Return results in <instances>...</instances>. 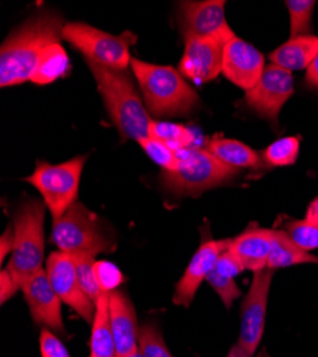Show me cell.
I'll list each match as a JSON object with an SVG mask.
<instances>
[{"instance_id": "obj_1", "label": "cell", "mask_w": 318, "mask_h": 357, "mask_svg": "<svg viewBox=\"0 0 318 357\" xmlns=\"http://www.w3.org/2000/svg\"><path fill=\"white\" fill-rule=\"evenodd\" d=\"M65 26L59 13L42 12L31 16L13 31L0 50L2 87L31 80L45 50L63 39Z\"/></svg>"}, {"instance_id": "obj_2", "label": "cell", "mask_w": 318, "mask_h": 357, "mask_svg": "<svg viewBox=\"0 0 318 357\" xmlns=\"http://www.w3.org/2000/svg\"><path fill=\"white\" fill-rule=\"evenodd\" d=\"M90 68L97 89L113 123L126 139L141 142L152 136V117L141 99L130 76L123 70H113L90 61Z\"/></svg>"}, {"instance_id": "obj_3", "label": "cell", "mask_w": 318, "mask_h": 357, "mask_svg": "<svg viewBox=\"0 0 318 357\" xmlns=\"http://www.w3.org/2000/svg\"><path fill=\"white\" fill-rule=\"evenodd\" d=\"M132 69L152 114L157 117L189 114L198 105L194 89L183 75L170 66L132 59Z\"/></svg>"}, {"instance_id": "obj_4", "label": "cell", "mask_w": 318, "mask_h": 357, "mask_svg": "<svg viewBox=\"0 0 318 357\" xmlns=\"http://www.w3.org/2000/svg\"><path fill=\"white\" fill-rule=\"evenodd\" d=\"M45 211L43 202L26 199L13 219L15 246L6 271L20 289L29 279L43 271Z\"/></svg>"}, {"instance_id": "obj_5", "label": "cell", "mask_w": 318, "mask_h": 357, "mask_svg": "<svg viewBox=\"0 0 318 357\" xmlns=\"http://www.w3.org/2000/svg\"><path fill=\"white\" fill-rule=\"evenodd\" d=\"M51 242L59 252L69 255L88 253L96 257L116 250L114 239L103 229L99 218L80 202L73 203L62 218L53 220Z\"/></svg>"}, {"instance_id": "obj_6", "label": "cell", "mask_w": 318, "mask_h": 357, "mask_svg": "<svg viewBox=\"0 0 318 357\" xmlns=\"http://www.w3.org/2000/svg\"><path fill=\"white\" fill-rule=\"evenodd\" d=\"M236 173L237 170L220 163L206 149L194 147L180 156L177 169L163 170L160 181L167 190L179 196H198L224 185Z\"/></svg>"}, {"instance_id": "obj_7", "label": "cell", "mask_w": 318, "mask_h": 357, "mask_svg": "<svg viewBox=\"0 0 318 357\" xmlns=\"http://www.w3.org/2000/svg\"><path fill=\"white\" fill-rule=\"evenodd\" d=\"M63 39L80 50L86 61L123 72L132 63L129 49L136 42V36L130 33L114 36L80 22L66 23Z\"/></svg>"}, {"instance_id": "obj_8", "label": "cell", "mask_w": 318, "mask_h": 357, "mask_svg": "<svg viewBox=\"0 0 318 357\" xmlns=\"http://www.w3.org/2000/svg\"><path fill=\"white\" fill-rule=\"evenodd\" d=\"M86 160L88 156H77L61 165L43 162L24 178L40 192L53 220L62 218L69 207L77 202L80 177Z\"/></svg>"}, {"instance_id": "obj_9", "label": "cell", "mask_w": 318, "mask_h": 357, "mask_svg": "<svg viewBox=\"0 0 318 357\" xmlns=\"http://www.w3.org/2000/svg\"><path fill=\"white\" fill-rule=\"evenodd\" d=\"M274 271L264 269L254 273L248 293L241 305V327L240 337L231 353L243 357H253L263 339L269 293L273 282Z\"/></svg>"}, {"instance_id": "obj_10", "label": "cell", "mask_w": 318, "mask_h": 357, "mask_svg": "<svg viewBox=\"0 0 318 357\" xmlns=\"http://www.w3.org/2000/svg\"><path fill=\"white\" fill-rule=\"evenodd\" d=\"M46 275L62 303L72 307L83 320L93 323L96 303L81 289L72 256L65 252H53L46 261Z\"/></svg>"}, {"instance_id": "obj_11", "label": "cell", "mask_w": 318, "mask_h": 357, "mask_svg": "<svg viewBox=\"0 0 318 357\" xmlns=\"http://www.w3.org/2000/svg\"><path fill=\"white\" fill-rule=\"evenodd\" d=\"M294 93V80L290 70L277 65L266 66L258 83L246 92V102L250 109L271 122H277L278 113Z\"/></svg>"}, {"instance_id": "obj_12", "label": "cell", "mask_w": 318, "mask_h": 357, "mask_svg": "<svg viewBox=\"0 0 318 357\" xmlns=\"http://www.w3.org/2000/svg\"><path fill=\"white\" fill-rule=\"evenodd\" d=\"M233 39V38H231ZM227 38H193L186 40L179 69L183 76L201 84L216 79L223 72Z\"/></svg>"}, {"instance_id": "obj_13", "label": "cell", "mask_w": 318, "mask_h": 357, "mask_svg": "<svg viewBox=\"0 0 318 357\" xmlns=\"http://www.w3.org/2000/svg\"><path fill=\"white\" fill-rule=\"evenodd\" d=\"M225 2L205 0V2L180 3V31L184 39L193 38H234L225 19Z\"/></svg>"}, {"instance_id": "obj_14", "label": "cell", "mask_w": 318, "mask_h": 357, "mask_svg": "<svg viewBox=\"0 0 318 357\" xmlns=\"http://www.w3.org/2000/svg\"><path fill=\"white\" fill-rule=\"evenodd\" d=\"M22 290L33 321L54 333L65 335L62 301L53 290L46 271H42L29 279L22 286Z\"/></svg>"}, {"instance_id": "obj_15", "label": "cell", "mask_w": 318, "mask_h": 357, "mask_svg": "<svg viewBox=\"0 0 318 357\" xmlns=\"http://www.w3.org/2000/svg\"><path fill=\"white\" fill-rule=\"evenodd\" d=\"M266 69L264 56L250 43L234 36L224 49L223 75L246 92L258 83Z\"/></svg>"}, {"instance_id": "obj_16", "label": "cell", "mask_w": 318, "mask_h": 357, "mask_svg": "<svg viewBox=\"0 0 318 357\" xmlns=\"http://www.w3.org/2000/svg\"><path fill=\"white\" fill-rule=\"evenodd\" d=\"M230 243L231 239H205L201 242L198 250L191 257L184 275L176 286L175 297H173L175 305L184 307L191 305L201 282L206 280L207 275L214 269L217 259L230 248Z\"/></svg>"}, {"instance_id": "obj_17", "label": "cell", "mask_w": 318, "mask_h": 357, "mask_svg": "<svg viewBox=\"0 0 318 357\" xmlns=\"http://www.w3.org/2000/svg\"><path fill=\"white\" fill-rule=\"evenodd\" d=\"M109 316L118 357H126L138 349L140 327L133 303L118 290L109 293Z\"/></svg>"}, {"instance_id": "obj_18", "label": "cell", "mask_w": 318, "mask_h": 357, "mask_svg": "<svg viewBox=\"0 0 318 357\" xmlns=\"http://www.w3.org/2000/svg\"><path fill=\"white\" fill-rule=\"evenodd\" d=\"M273 242L274 230L248 227L234 239H231L228 249L241 260L246 271L255 273L267 269Z\"/></svg>"}, {"instance_id": "obj_19", "label": "cell", "mask_w": 318, "mask_h": 357, "mask_svg": "<svg viewBox=\"0 0 318 357\" xmlns=\"http://www.w3.org/2000/svg\"><path fill=\"white\" fill-rule=\"evenodd\" d=\"M318 54L317 36H300L290 39L270 53V61L285 70H304L311 66Z\"/></svg>"}, {"instance_id": "obj_20", "label": "cell", "mask_w": 318, "mask_h": 357, "mask_svg": "<svg viewBox=\"0 0 318 357\" xmlns=\"http://www.w3.org/2000/svg\"><path fill=\"white\" fill-rule=\"evenodd\" d=\"M205 149L213 158L230 169H258L263 166V160L255 151L234 139L214 137Z\"/></svg>"}, {"instance_id": "obj_21", "label": "cell", "mask_w": 318, "mask_h": 357, "mask_svg": "<svg viewBox=\"0 0 318 357\" xmlns=\"http://www.w3.org/2000/svg\"><path fill=\"white\" fill-rule=\"evenodd\" d=\"M90 357H118L109 316V293L103 291L96 303V316L92 323Z\"/></svg>"}, {"instance_id": "obj_22", "label": "cell", "mask_w": 318, "mask_h": 357, "mask_svg": "<svg viewBox=\"0 0 318 357\" xmlns=\"http://www.w3.org/2000/svg\"><path fill=\"white\" fill-rule=\"evenodd\" d=\"M318 264V256L300 249L284 230H274V242L267 269L277 271L294 264Z\"/></svg>"}, {"instance_id": "obj_23", "label": "cell", "mask_w": 318, "mask_h": 357, "mask_svg": "<svg viewBox=\"0 0 318 357\" xmlns=\"http://www.w3.org/2000/svg\"><path fill=\"white\" fill-rule=\"evenodd\" d=\"M69 69V56L61 43L49 46L31 77L35 84H49L66 75Z\"/></svg>"}, {"instance_id": "obj_24", "label": "cell", "mask_w": 318, "mask_h": 357, "mask_svg": "<svg viewBox=\"0 0 318 357\" xmlns=\"http://www.w3.org/2000/svg\"><path fill=\"white\" fill-rule=\"evenodd\" d=\"M70 256L74 261L76 275L81 289L90 297L93 303H97V301L100 299V296L103 293V289L97 279L96 257L88 253H73Z\"/></svg>"}, {"instance_id": "obj_25", "label": "cell", "mask_w": 318, "mask_h": 357, "mask_svg": "<svg viewBox=\"0 0 318 357\" xmlns=\"http://www.w3.org/2000/svg\"><path fill=\"white\" fill-rule=\"evenodd\" d=\"M288 12H290V33L292 39L308 36L311 32V17L315 8L314 0H287Z\"/></svg>"}, {"instance_id": "obj_26", "label": "cell", "mask_w": 318, "mask_h": 357, "mask_svg": "<svg viewBox=\"0 0 318 357\" xmlns=\"http://www.w3.org/2000/svg\"><path fill=\"white\" fill-rule=\"evenodd\" d=\"M300 152L297 137H281L271 143L264 152V159L271 166H292L296 163Z\"/></svg>"}, {"instance_id": "obj_27", "label": "cell", "mask_w": 318, "mask_h": 357, "mask_svg": "<svg viewBox=\"0 0 318 357\" xmlns=\"http://www.w3.org/2000/svg\"><path fill=\"white\" fill-rule=\"evenodd\" d=\"M284 231L303 250L311 252L318 249V223L310 220H288Z\"/></svg>"}, {"instance_id": "obj_28", "label": "cell", "mask_w": 318, "mask_h": 357, "mask_svg": "<svg viewBox=\"0 0 318 357\" xmlns=\"http://www.w3.org/2000/svg\"><path fill=\"white\" fill-rule=\"evenodd\" d=\"M140 146L144 149V152L149 155V158L161 166L163 170H175L180 163V156L176 155V151L167 143L150 136L138 142Z\"/></svg>"}, {"instance_id": "obj_29", "label": "cell", "mask_w": 318, "mask_h": 357, "mask_svg": "<svg viewBox=\"0 0 318 357\" xmlns=\"http://www.w3.org/2000/svg\"><path fill=\"white\" fill-rule=\"evenodd\" d=\"M138 349L144 357H173L161 337L160 331L152 323L140 327Z\"/></svg>"}, {"instance_id": "obj_30", "label": "cell", "mask_w": 318, "mask_h": 357, "mask_svg": "<svg viewBox=\"0 0 318 357\" xmlns=\"http://www.w3.org/2000/svg\"><path fill=\"white\" fill-rule=\"evenodd\" d=\"M152 136L167 143L168 146H189L193 140V136L190 132L179 125L173 123H164V122H154L152 123Z\"/></svg>"}, {"instance_id": "obj_31", "label": "cell", "mask_w": 318, "mask_h": 357, "mask_svg": "<svg viewBox=\"0 0 318 357\" xmlns=\"http://www.w3.org/2000/svg\"><path fill=\"white\" fill-rule=\"evenodd\" d=\"M206 282L214 289V291L220 296V299L223 301L224 306L227 309L231 307V305H233V302L237 299V297L241 296V290L240 287L237 286V283L234 282V279L231 278H225V276H221L216 269H213L207 278H206Z\"/></svg>"}, {"instance_id": "obj_32", "label": "cell", "mask_w": 318, "mask_h": 357, "mask_svg": "<svg viewBox=\"0 0 318 357\" xmlns=\"http://www.w3.org/2000/svg\"><path fill=\"white\" fill-rule=\"evenodd\" d=\"M96 271H97V279L103 291L110 293L113 290H118V287L123 282V275L113 263L97 261Z\"/></svg>"}, {"instance_id": "obj_33", "label": "cell", "mask_w": 318, "mask_h": 357, "mask_svg": "<svg viewBox=\"0 0 318 357\" xmlns=\"http://www.w3.org/2000/svg\"><path fill=\"white\" fill-rule=\"evenodd\" d=\"M40 353L42 357H70L61 339L46 327H43L40 332Z\"/></svg>"}, {"instance_id": "obj_34", "label": "cell", "mask_w": 318, "mask_h": 357, "mask_svg": "<svg viewBox=\"0 0 318 357\" xmlns=\"http://www.w3.org/2000/svg\"><path fill=\"white\" fill-rule=\"evenodd\" d=\"M214 269H216L221 276L234 279V278L239 276L243 271H246V267H244V264L241 263V260H240L233 252H231L230 249H227V250L223 252V253L220 255V257L217 259V263H216Z\"/></svg>"}, {"instance_id": "obj_35", "label": "cell", "mask_w": 318, "mask_h": 357, "mask_svg": "<svg viewBox=\"0 0 318 357\" xmlns=\"http://www.w3.org/2000/svg\"><path fill=\"white\" fill-rule=\"evenodd\" d=\"M0 289H2L0 290V301H2V303H6L10 297L20 289L6 269H3L2 275H0Z\"/></svg>"}, {"instance_id": "obj_36", "label": "cell", "mask_w": 318, "mask_h": 357, "mask_svg": "<svg viewBox=\"0 0 318 357\" xmlns=\"http://www.w3.org/2000/svg\"><path fill=\"white\" fill-rule=\"evenodd\" d=\"M13 246H15V230L13 227L9 226L2 234V237H0V259H2V261L5 260L8 253L13 250Z\"/></svg>"}, {"instance_id": "obj_37", "label": "cell", "mask_w": 318, "mask_h": 357, "mask_svg": "<svg viewBox=\"0 0 318 357\" xmlns=\"http://www.w3.org/2000/svg\"><path fill=\"white\" fill-rule=\"evenodd\" d=\"M307 82L310 84L318 87V54L314 59V62L311 63V66L307 69Z\"/></svg>"}, {"instance_id": "obj_38", "label": "cell", "mask_w": 318, "mask_h": 357, "mask_svg": "<svg viewBox=\"0 0 318 357\" xmlns=\"http://www.w3.org/2000/svg\"><path fill=\"white\" fill-rule=\"evenodd\" d=\"M305 220L318 223V197L314 199V200L310 203L308 209H307V215H305Z\"/></svg>"}, {"instance_id": "obj_39", "label": "cell", "mask_w": 318, "mask_h": 357, "mask_svg": "<svg viewBox=\"0 0 318 357\" xmlns=\"http://www.w3.org/2000/svg\"><path fill=\"white\" fill-rule=\"evenodd\" d=\"M126 357H144L143 354H141V351H140V349H137L136 351H133V353H130L129 356H126Z\"/></svg>"}, {"instance_id": "obj_40", "label": "cell", "mask_w": 318, "mask_h": 357, "mask_svg": "<svg viewBox=\"0 0 318 357\" xmlns=\"http://www.w3.org/2000/svg\"><path fill=\"white\" fill-rule=\"evenodd\" d=\"M228 357H243V356H239V354H236V353H230Z\"/></svg>"}]
</instances>
